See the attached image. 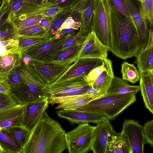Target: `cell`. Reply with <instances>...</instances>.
<instances>
[{"label":"cell","mask_w":153,"mask_h":153,"mask_svg":"<svg viewBox=\"0 0 153 153\" xmlns=\"http://www.w3.org/2000/svg\"><path fill=\"white\" fill-rule=\"evenodd\" d=\"M65 133L45 111L20 153H62L67 149Z\"/></svg>","instance_id":"cell-1"},{"label":"cell","mask_w":153,"mask_h":153,"mask_svg":"<svg viewBox=\"0 0 153 153\" xmlns=\"http://www.w3.org/2000/svg\"><path fill=\"white\" fill-rule=\"evenodd\" d=\"M142 47L132 21L111 7L109 51L123 60L136 56Z\"/></svg>","instance_id":"cell-2"},{"label":"cell","mask_w":153,"mask_h":153,"mask_svg":"<svg viewBox=\"0 0 153 153\" xmlns=\"http://www.w3.org/2000/svg\"><path fill=\"white\" fill-rule=\"evenodd\" d=\"M32 61L27 64L22 63L16 68L18 74L26 85L23 90L12 93V97L19 104L26 105L49 97L46 86L35 70Z\"/></svg>","instance_id":"cell-3"},{"label":"cell","mask_w":153,"mask_h":153,"mask_svg":"<svg viewBox=\"0 0 153 153\" xmlns=\"http://www.w3.org/2000/svg\"><path fill=\"white\" fill-rule=\"evenodd\" d=\"M136 94L106 95L92 100L78 109L97 113L113 120L124 110L136 101Z\"/></svg>","instance_id":"cell-4"},{"label":"cell","mask_w":153,"mask_h":153,"mask_svg":"<svg viewBox=\"0 0 153 153\" xmlns=\"http://www.w3.org/2000/svg\"><path fill=\"white\" fill-rule=\"evenodd\" d=\"M90 86L83 76L53 83L45 87L49 104L53 105L65 98L85 94Z\"/></svg>","instance_id":"cell-5"},{"label":"cell","mask_w":153,"mask_h":153,"mask_svg":"<svg viewBox=\"0 0 153 153\" xmlns=\"http://www.w3.org/2000/svg\"><path fill=\"white\" fill-rule=\"evenodd\" d=\"M111 6L109 0H94L90 31H93L100 40L109 47Z\"/></svg>","instance_id":"cell-6"},{"label":"cell","mask_w":153,"mask_h":153,"mask_svg":"<svg viewBox=\"0 0 153 153\" xmlns=\"http://www.w3.org/2000/svg\"><path fill=\"white\" fill-rule=\"evenodd\" d=\"M95 126L81 123L73 130L66 133L67 149L70 153H86L91 150Z\"/></svg>","instance_id":"cell-7"},{"label":"cell","mask_w":153,"mask_h":153,"mask_svg":"<svg viewBox=\"0 0 153 153\" xmlns=\"http://www.w3.org/2000/svg\"><path fill=\"white\" fill-rule=\"evenodd\" d=\"M68 34L61 36L60 37L53 36L49 40L30 47L21 53L28 56L34 61L51 62L62 51V47Z\"/></svg>","instance_id":"cell-8"},{"label":"cell","mask_w":153,"mask_h":153,"mask_svg":"<svg viewBox=\"0 0 153 153\" xmlns=\"http://www.w3.org/2000/svg\"><path fill=\"white\" fill-rule=\"evenodd\" d=\"M143 126L134 120L125 119L121 132L127 140L132 153H143L147 143L143 132Z\"/></svg>","instance_id":"cell-9"},{"label":"cell","mask_w":153,"mask_h":153,"mask_svg":"<svg viewBox=\"0 0 153 153\" xmlns=\"http://www.w3.org/2000/svg\"><path fill=\"white\" fill-rule=\"evenodd\" d=\"M109 48L103 44L94 32L91 31L83 42L79 50L78 58L98 59L105 60Z\"/></svg>","instance_id":"cell-10"},{"label":"cell","mask_w":153,"mask_h":153,"mask_svg":"<svg viewBox=\"0 0 153 153\" xmlns=\"http://www.w3.org/2000/svg\"><path fill=\"white\" fill-rule=\"evenodd\" d=\"M35 70L46 86L51 84L65 74L73 64H61L52 62H31Z\"/></svg>","instance_id":"cell-11"},{"label":"cell","mask_w":153,"mask_h":153,"mask_svg":"<svg viewBox=\"0 0 153 153\" xmlns=\"http://www.w3.org/2000/svg\"><path fill=\"white\" fill-rule=\"evenodd\" d=\"M43 10L31 7H22L10 14V19L18 30L39 24Z\"/></svg>","instance_id":"cell-12"},{"label":"cell","mask_w":153,"mask_h":153,"mask_svg":"<svg viewBox=\"0 0 153 153\" xmlns=\"http://www.w3.org/2000/svg\"><path fill=\"white\" fill-rule=\"evenodd\" d=\"M56 113L60 118L66 119L71 125L84 123L97 124L108 119L105 115L78 109H62L57 111Z\"/></svg>","instance_id":"cell-13"},{"label":"cell","mask_w":153,"mask_h":153,"mask_svg":"<svg viewBox=\"0 0 153 153\" xmlns=\"http://www.w3.org/2000/svg\"><path fill=\"white\" fill-rule=\"evenodd\" d=\"M103 61L98 59L78 58L71 67L53 83L77 77L85 76L93 69L101 64Z\"/></svg>","instance_id":"cell-14"},{"label":"cell","mask_w":153,"mask_h":153,"mask_svg":"<svg viewBox=\"0 0 153 153\" xmlns=\"http://www.w3.org/2000/svg\"><path fill=\"white\" fill-rule=\"evenodd\" d=\"M26 105L17 104L0 110V126L1 129L13 126H24Z\"/></svg>","instance_id":"cell-15"},{"label":"cell","mask_w":153,"mask_h":153,"mask_svg":"<svg viewBox=\"0 0 153 153\" xmlns=\"http://www.w3.org/2000/svg\"><path fill=\"white\" fill-rule=\"evenodd\" d=\"M113 129L108 119L97 124L94 131L91 146L94 153H107L108 138Z\"/></svg>","instance_id":"cell-16"},{"label":"cell","mask_w":153,"mask_h":153,"mask_svg":"<svg viewBox=\"0 0 153 153\" xmlns=\"http://www.w3.org/2000/svg\"><path fill=\"white\" fill-rule=\"evenodd\" d=\"M131 18L136 29L141 42L142 47L147 44L149 31L148 22L142 17L140 10L134 0H125Z\"/></svg>","instance_id":"cell-17"},{"label":"cell","mask_w":153,"mask_h":153,"mask_svg":"<svg viewBox=\"0 0 153 153\" xmlns=\"http://www.w3.org/2000/svg\"><path fill=\"white\" fill-rule=\"evenodd\" d=\"M136 64L140 73H153V31L150 27L148 43L142 47L136 56Z\"/></svg>","instance_id":"cell-18"},{"label":"cell","mask_w":153,"mask_h":153,"mask_svg":"<svg viewBox=\"0 0 153 153\" xmlns=\"http://www.w3.org/2000/svg\"><path fill=\"white\" fill-rule=\"evenodd\" d=\"M48 98L30 103L26 105L24 126L32 131L38 122L43 112L48 106Z\"/></svg>","instance_id":"cell-19"},{"label":"cell","mask_w":153,"mask_h":153,"mask_svg":"<svg viewBox=\"0 0 153 153\" xmlns=\"http://www.w3.org/2000/svg\"><path fill=\"white\" fill-rule=\"evenodd\" d=\"M139 89L146 108L153 114V73H140Z\"/></svg>","instance_id":"cell-20"},{"label":"cell","mask_w":153,"mask_h":153,"mask_svg":"<svg viewBox=\"0 0 153 153\" xmlns=\"http://www.w3.org/2000/svg\"><path fill=\"white\" fill-rule=\"evenodd\" d=\"M93 5L94 0H81L71 8V10H77L80 12L81 23L79 30L85 35L90 32Z\"/></svg>","instance_id":"cell-21"},{"label":"cell","mask_w":153,"mask_h":153,"mask_svg":"<svg viewBox=\"0 0 153 153\" xmlns=\"http://www.w3.org/2000/svg\"><path fill=\"white\" fill-rule=\"evenodd\" d=\"M22 57L21 52L0 55V79L7 80L12 71L21 65Z\"/></svg>","instance_id":"cell-22"},{"label":"cell","mask_w":153,"mask_h":153,"mask_svg":"<svg viewBox=\"0 0 153 153\" xmlns=\"http://www.w3.org/2000/svg\"><path fill=\"white\" fill-rule=\"evenodd\" d=\"M107 153H132L129 143L121 132H117L113 129L109 137Z\"/></svg>","instance_id":"cell-23"},{"label":"cell","mask_w":153,"mask_h":153,"mask_svg":"<svg viewBox=\"0 0 153 153\" xmlns=\"http://www.w3.org/2000/svg\"><path fill=\"white\" fill-rule=\"evenodd\" d=\"M140 91L137 85H131L127 81L114 76L106 92V95L123 94H134Z\"/></svg>","instance_id":"cell-24"},{"label":"cell","mask_w":153,"mask_h":153,"mask_svg":"<svg viewBox=\"0 0 153 153\" xmlns=\"http://www.w3.org/2000/svg\"><path fill=\"white\" fill-rule=\"evenodd\" d=\"M95 99L96 97L95 95L86 94L73 96L62 99L55 108L66 110L78 109Z\"/></svg>","instance_id":"cell-25"},{"label":"cell","mask_w":153,"mask_h":153,"mask_svg":"<svg viewBox=\"0 0 153 153\" xmlns=\"http://www.w3.org/2000/svg\"><path fill=\"white\" fill-rule=\"evenodd\" d=\"M104 61L107 66L106 70L104 71L91 85L95 86L98 89V98L106 95L107 90L114 76L111 61L108 58Z\"/></svg>","instance_id":"cell-26"},{"label":"cell","mask_w":153,"mask_h":153,"mask_svg":"<svg viewBox=\"0 0 153 153\" xmlns=\"http://www.w3.org/2000/svg\"><path fill=\"white\" fill-rule=\"evenodd\" d=\"M2 129L6 131L19 146L21 150L28 141L32 131L24 126L8 127Z\"/></svg>","instance_id":"cell-27"},{"label":"cell","mask_w":153,"mask_h":153,"mask_svg":"<svg viewBox=\"0 0 153 153\" xmlns=\"http://www.w3.org/2000/svg\"><path fill=\"white\" fill-rule=\"evenodd\" d=\"M82 43L75 45L61 52L51 62L61 64H73L78 58V54Z\"/></svg>","instance_id":"cell-28"},{"label":"cell","mask_w":153,"mask_h":153,"mask_svg":"<svg viewBox=\"0 0 153 153\" xmlns=\"http://www.w3.org/2000/svg\"><path fill=\"white\" fill-rule=\"evenodd\" d=\"M52 36L47 34L35 36H18L19 48L20 51L22 53L30 47L48 41Z\"/></svg>","instance_id":"cell-29"},{"label":"cell","mask_w":153,"mask_h":153,"mask_svg":"<svg viewBox=\"0 0 153 153\" xmlns=\"http://www.w3.org/2000/svg\"><path fill=\"white\" fill-rule=\"evenodd\" d=\"M121 73L123 79L132 83H135L140 79V73L133 64L124 62L121 65Z\"/></svg>","instance_id":"cell-30"},{"label":"cell","mask_w":153,"mask_h":153,"mask_svg":"<svg viewBox=\"0 0 153 153\" xmlns=\"http://www.w3.org/2000/svg\"><path fill=\"white\" fill-rule=\"evenodd\" d=\"M0 144L4 152L20 153L19 146L4 131L1 129L0 132Z\"/></svg>","instance_id":"cell-31"},{"label":"cell","mask_w":153,"mask_h":153,"mask_svg":"<svg viewBox=\"0 0 153 153\" xmlns=\"http://www.w3.org/2000/svg\"><path fill=\"white\" fill-rule=\"evenodd\" d=\"M71 11L70 8L64 9L53 17L52 24L47 34L52 36L55 35L59 30L65 19L70 16Z\"/></svg>","instance_id":"cell-32"},{"label":"cell","mask_w":153,"mask_h":153,"mask_svg":"<svg viewBox=\"0 0 153 153\" xmlns=\"http://www.w3.org/2000/svg\"><path fill=\"white\" fill-rule=\"evenodd\" d=\"M10 16L0 27V40L18 37V30L11 21Z\"/></svg>","instance_id":"cell-33"},{"label":"cell","mask_w":153,"mask_h":153,"mask_svg":"<svg viewBox=\"0 0 153 153\" xmlns=\"http://www.w3.org/2000/svg\"><path fill=\"white\" fill-rule=\"evenodd\" d=\"M140 10L142 17L149 24L150 27L153 25V0H139Z\"/></svg>","instance_id":"cell-34"},{"label":"cell","mask_w":153,"mask_h":153,"mask_svg":"<svg viewBox=\"0 0 153 153\" xmlns=\"http://www.w3.org/2000/svg\"><path fill=\"white\" fill-rule=\"evenodd\" d=\"M17 52H21L19 48L18 38L0 40V55Z\"/></svg>","instance_id":"cell-35"},{"label":"cell","mask_w":153,"mask_h":153,"mask_svg":"<svg viewBox=\"0 0 153 153\" xmlns=\"http://www.w3.org/2000/svg\"><path fill=\"white\" fill-rule=\"evenodd\" d=\"M7 80L10 86L11 91H19L23 90L25 88L26 85L18 74L16 68L11 72Z\"/></svg>","instance_id":"cell-36"},{"label":"cell","mask_w":153,"mask_h":153,"mask_svg":"<svg viewBox=\"0 0 153 153\" xmlns=\"http://www.w3.org/2000/svg\"><path fill=\"white\" fill-rule=\"evenodd\" d=\"M87 35H84L79 30L76 32H74L68 34L62 47V51L75 45L82 43Z\"/></svg>","instance_id":"cell-37"},{"label":"cell","mask_w":153,"mask_h":153,"mask_svg":"<svg viewBox=\"0 0 153 153\" xmlns=\"http://www.w3.org/2000/svg\"><path fill=\"white\" fill-rule=\"evenodd\" d=\"M47 33L46 30L38 24L18 30V35L19 36H35L46 34Z\"/></svg>","instance_id":"cell-38"},{"label":"cell","mask_w":153,"mask_h":153,"mask_svg":"<svg viewBox=\"0 0 153 153\" xmlns=\"http://www.w3.org/2000/svg\"><path fill=\"white\" fill-rule=\"evenodd\" d=\"M106 68L107 66L105 62L103 60L101 64L93 69L84 76V78L91 85L102 73L106 70Z\"/></svg>","instance_id":"cell-39"},{"label":"cell","mask_w":153,"mask_h":153,"mask_svg":"<svg viewBox=\"0 0 153 153\" xmlns=\"http://www.w3.org/2000/svg\"><path fill=\"white\" fill-rule=\"evenodd\" d=\"M111 7L132 21L125 0H109Z\"/></svg>","instance_id":"cell-40"},{"label":"cell","mask_w":153,"mask_h":153,"mask_svg":"<svg viewBox=\"0 0 153 153\" xmlns=\"http://www.w3.org/2000/svg\"><path fill=\"white\" fill-rule=\"evenodd\" d=\"M81 0H51L45 7L52 6L58 7L63 9L73 7Z\"/></svg>","instance_id":"cell-41"},{"label":"cell","mask_w":153,"mask_h":153,"mask_svg":"<svg viewBox=\"0 0 153 153\" xmlns=\"http://www.w3.org/2000/svg\"><path fill=\"white\" fill-rule=\"evenodd\" d=\"M143 132L146 143L153 146V120L148 121L143 126Z\"/></svg>","instance_id":"cell-42"},{"label":"cell","mask_w":153,"mask_h":153,"mask_svg":"<svg viewBox=\"0 0 153 153\" xmlns=\"http://www.w3.org/2000/svg\"><path fill=\"white\" fill-rule=\"evenodd\" d=\"M9 0H2L0 7V27L10 15Z\"/></svg>","instance_id":"cell-43"},{"label":"cell","mask_w":153,"mask_h":153,"mask_svg":"<svg viewBox=\"0 0 153 153\" xmlns=\"http://www.w3.org/2000/svg\"><path fill=\"white\" fill-rule=\"evenodd\" d=\"M28 2L26 0H9L10 13L17 11Z\"/></svg>","instance_id":"cell-44"},{"label":"cell","mask_w":153,"mask_h":153,"mask_svg":"<svg viewBox=\"0 0 153 153\" xmlns=\"http://www.w3.org/2000/svg\"><path fill=\"white\" fill-rule=\"evenodd\" d=\"M63 9L55 6L45 7L42 15L43 16L53 17L62 11Z\"/></svg>","instance_id":"cell-45"},{"label":"cell","mask_w":153,"mask_h":153,"mask_svg":"<svg viewBox=\"0 0 153 153\" xmlns=\"http://www.w3.org/2000/svg\"><path fill=\"white\" fill-rule=\"evenodd\" d=\"M10 90V86L7 80L0 79V94H8Z\"/></svg>","instance_id":"cell-46"},{"label":"cell","mask_w":153,"mask_h":153,"mask_svg":"<svg viewBox=\"0 0 153 153\" xmlns=\"http://www.w3.org/2000/svg\"><path fill=\"white\" fill-rule=\"evenodd\" d=\"M53 19V17L43 16L39 22V25L43 27L46 30L47 33L52 24Z\"/></svg>","instance_id":"cell-47"},{"label":"cell","mask_w":153,"mask_h":153,"mask_svg":"<svg viewBox=\"0 0 153 153\" xmlns=\"http://www.w3.org/2000/svg\"><path fill=\"white\" fill-rule=\"evenodd\" d=\"M75 30L72 26H67L59 30L55 35L60 37L61 36L74 33Z\"/></svg>","instance_id":"cell-48"},{"label":"cell","mask_w":153,"mask_h":153,"mask_svg":"<svg viewBox=\"0 0 153 153\" xmlns=\"http://www.w3.org/2000/svg\"><path fill=\"white\" fill-rule=\"evenodd\" d=\"M28 2L43 7H45L51 0H26Z\"/></svg>","instance_id":"cell-49"},{"label":"cell","mask_w":153,"mask_h":153,"mask_svg":"<svg viewBox=\"0 0 153 153\" xmlns=\"http://www.w3.org/2000/svg\"><path fill=\"white\" fill-rule=\"evenodd\" d=\"M75 22L74 20L71 17L69 16L65 19L63 23L59 30H61L65 26H71Z\"/></svg>","instance_id":"cell-50"},{"label":"cell","mask_w":153,"mask_h":153,"mask_svg":"<svg viewBox=\"0 0 153 153\" xmlns=\"http://www.w3.org/2000/svg\"><path fill=\"white\" fill-rule=\"evenodd\" d=\"M4 152V149L0 144V153H2Z\"/></svg>","instance_id":"cell-51"},{"label":"cell","mask_w":153,"mask_h":153,"mask_svg":"<svg viewBox=\"0 0 153 153\" xmlns=\"http://www.w3.org/2000/svg\"><path fill=\"white\" fill-rule=\"evenodd\" d=\"M1 130V127L0 126V132Z\"/></svg>","instance_id":"cell-52"},{"label":"cell","mask_w":153,"mask_h":153,"mask_svg":"<svg viewBox=\"0 0 153 153\" xmlns=\"http://www.w3.org/2000/svg\"><path fill=\"white\" fill-rule=\"evenodd\" d=\"M1 4V1L0 0V5Z\"/></svg>","instance_id":"cell-53"},{"label":"cell","mask_w":153,"mask_h":153,"mask_svg":"<svg viewBox=\"0 0 153 153\" xmlns=\"http://www.w3.org/2000/svg\"><path fill=\"white\" fill-rule=\"evenodd\" d=\"M138 0L139 1V0Z\"/></svg>","instance_id":"cell-54"}]
</instances>
